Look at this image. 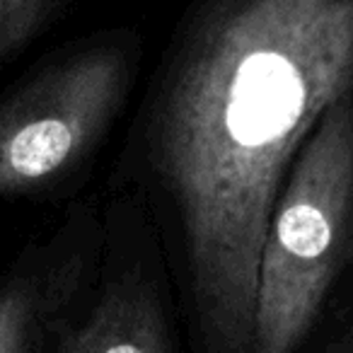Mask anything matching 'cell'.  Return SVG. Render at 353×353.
<instances>
[{"label":"cell","mask_w":353,"mask_h":353,"mask_svg":"<svg viewBox=\"0 0 353 353\" xmlns=\"http://www.w3.org/2000/svg\"><path fill=\"white\" fill-rule=\"evenodd\" d=\"M343 353H353V348H348V351H343Z\"/></svg>","instance_id":"obj_7"},{"label":"cell","mask_w":353,"mask_h":353,"mask_svg":"<svg viewBox=\"0 0 353 353\" xmlns=\"http://www.w3.org/2000/svg\"><path fill=\"white\" fill-rule=\"evenodd\" d=\"M353 97V0H201L174 39L148 152L182 232L206 353H252L259 256L319 119Z\"/></svg>","instance_id":"obj_1"},{"label":"cell","mask_w":353,"mask_h":353,"mask_svg":"<svg viewBox=\"0 0 353 353\" xmlns=\"http://www.w3.org/2000/svg\"><path fill=\"white\" fill-rule=\"evenodd\" d=\"M59 353H172L155 290L138 279L109 285L85 322L65 332Z\"/></svg>","instance_id":"obj_4"},{"label":"cell","mask_w":353,"mask_h":353,"mask_svg":"<svg viewBox=\"0 0 353 353\" xmlns=\"http://www.w3.org/2000/svg\"><path fill=\"white\" fill-rule=\"evenodd\" d=\"M65 6L68 0H0V65L25 51Z\"/></svg>","instance_id":"obj_6"},{"label":"cell","mask_w":353,"mask_h":353,"mask_svg":"<svg viewBox=\"0 0 353 353\" xmlns=\"http://www.w3.org/2000/svg\"><path fill=\"white\" fill-rule=\"evenodd\" d=\"M131 46L94 39L63 54L0 102V199L73 174L99 145L133 85Z\"/></svg>","instance_id":"obj_3"},{"label":"cell","mask_w":353,"mask_h":353,"mask_svg":"<svg viewBox=\"0 0 353 353\" xmlns=\"http://www.w3.org/2000/svg\"><path fill=\"white\" fill-rule=\"evenodd\" d=\"M353 250V97L319 119L279 194L259 256L252 353H295Z\"/></svg>","instance_id":"obj_2"},{"label":"cell","mask_w":353,"mask_h":353,"mask_svg":"<svg viewBox=\"0 0 353 353\" xmlns=\"http://www.w3.org/2000/svg\"><path fill=\"white\" fill-rule=\"evenodd\" d=\"M54 293L56 283L51 276L32 271L12 276L0 285V353H30Z\"/></svg>","instance_id":"obj_5"}]
</instances>
